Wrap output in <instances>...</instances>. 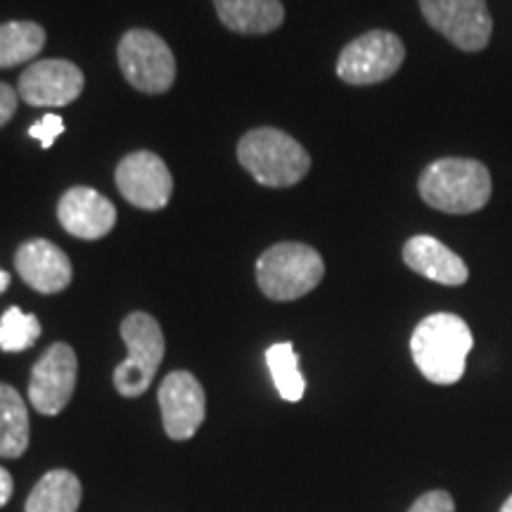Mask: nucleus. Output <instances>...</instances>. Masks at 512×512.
<instances>
[{"mask_svg":"<svg viewBox=\"0 0 512 512\" xmlns=\"http://www.w3.org/2000/svg\"><path fill=\"white\" fill-rule=\"evenodd\" d=\"M475 337L456 313H432L420 320L411 337V354L425 380L456 384L465 375Z\"/></svg>","mask_w":512,"mask_h":512,"instance_id":"1","label":"nucleus"},{"mask_svg":"<svg viewBox=\"0 0 512 512\" xmlns=\"http://www.w3.org/2000/svg\"><path fill=\"white\" fill-rule=\"evenodd\" d=\"M420 197L432 209L444 214H475L491 200L494 183L489 169L477 159L446 157L437 159L422 171Z\"/></svg>","mask_w":512,"mask_h":512,"instance_id":"2","label":"nucleus"},{"mask_svg":"<svg viewBox=\"0 0 512 512\" xmlns=\"http://www.w3.org/2000/svg\"><path fill=\"white\" fill-rule=\"evenodd\" d=\"M238 159L254 181L266 188H290L311 169L309 152L278 128H254L242 136Z\"/></svg>","mask_w":512,"mask_h":512,"instance_id":"3","label":"nucleus"},{"mask_svg":"<svg viewBox=\"0 0 512 512\" xmlns=\"http://www.w3.org/2000/svg\"><path fill=\"white\" fill-rule=\"evenodd\" d=\"M325 275L323 256L302 242H280L256 261V283L273 302H294L316 290Z\"/></svg>","mask_w":512,"mask_h":512,"instance_id":"4","label":"nucleus"},{"mask_svg":"<svg viewBox=\"0 0 512 512\" xmlns=\"http://www.w3.org/2000/svg\"><path fill=\"white\" fill-rule=\"evenodd\" d=\"M121 337L128 347V358L114 370V387L126 399H136L150 389L164 361V332L150 313L136 311L121 323Z\"/></svg>","mask_w":512,"mask_h":512,"instance_id":"5","label":"nucleus"},{"mask_svg":"<svg viewBox=\"0 0 512 512\" xmlns=\"http://www.w3.org/2000/svg\"><path fill=\"white\" fill-rule=\"evenodd\" d=\"M119 67L140 93H166L176 81V60L164 38L155 31L131 29L119 41Z\"/></svg>","mask_w":512,"mask_h":512,"instance_id":"6","label":"nucleus"},{"mask_svg":"<svg viewBox=\"0 0 512 512\" xmlns=\"http://www.w3.org/2000/svg\"><path fill=\"white\" fill-rule=\"evenodd\" d=\"M406 60V46L392 31H368L342 50L337 76L349 86H373L399 72Z\"/></svg>","mask_w":512,"mask_h":512,"instance_id":"7","label":"nucleus"},{"mask_svg":"<svg viewBox=\"0 0 512 512\" xmlns=\"http://www.w3.org/2000/svg\"><path fill=\"white\" fill-rule=\"evenodd\" d=\"M422 17L446 41L465 53L489 46L494 19L486 0H420Z\"/></svg>","mask_w":512,"mask_h":512,"instance_id":"8","label":"nucleus"},{"mask_svg":"<svg viewBox=\"0 0 512 512\" xmlns=\"http://www.w3.org/2000/svg\"><path fill=\"white\" fill-rule=\"evenodd\" d=\"M76 361L74 349L69 344L57 342L46 354L38 358L29 377L31 406L41 415H57L72 401L76 389Z\"/></svg>","mask_w":512,"mask_h":512,"instance_id":"9","label":"nucleus"},{"mask_svg":"<svg viewBox=\"0 0 512 512\" xmlns=\"http://www.w3.org/2000/svg\"><path fill=\"white\" fill-rule=\"evenodd\" d=\"M114 181L126 202L147 211L164 209L174 192V178L166 169L164 159L147 150H138L121 159Z\"/></svg>","mask_w":512,"mask_h":512,"instance_id":"10","label":"nucleus"},{"mask_svg":"<svg viewBox=\"0 0 512 512\" xmlns=\"http://www.w3.org/2000/svg\"><path fill=\"white\" fill-rule=\"evenodd\" d=\"M159 408H162L164 430L174 441L195 437L207 413L202 384L185 370H176L164 377L159 387Z\"/></svg>","mask_w":512,"mask_h":512,"instance_id":"11","label":"nucleus"},{"mask_svg":"<svg viewBox=\"0 0 512 512\" xmlns=\"http://www.w3.org/2000/svg\"><path fill=\"white\" fill-rule=\"evenodd\" d=\"M83 91V74L67 60L34 62L19 76V98L34 107H64Z\"/></svg>","mask_w":512,"mask_h":512,"instance_id":"12","label":"nucleus"},{"mask_svg":"<svg viewBox=\"0 0 512 512\" xmlns=\"http://www.w3.org/2000/svg\"><path fill=\"white\" fill-rule=\"evenodd\" d=\"M57 219L74 238L100 240L117 223V209L98 190L76 185L62 195L60 204H57Z\"/></svg>","mask_w":512,"mask_h":512,"instance_id":"13","label":"nucleus"},{"mask_svg":"<svg viewBox=\"0 0 512 512\" xmlns=\"http://www.w3.org/2000/svg\"><path fill=\"white\" fill-rule=\"evenodd\" d=\"M19 278L38 294H57L72 283V261L50 240H29L17 249Z\"/></svg>","mask_w":512,"mask_h":512,"instance_id":"14","label":"nucleus"},{"mask_svg":"<svg viewBox=\"0 0 512 512\" xmlns=\"http://www.w3.org/2000/svg\"><path fill=\"white\" fill-rule=\"evenodd\" d=\"M403 261L411 271L439 285L458 287L470 278L465 261L432 235H415L408 240L403 245Z\"/></svg>","mask_w":512,"mask_h":512,"instance_id":"15","label":"nucleus"},{"mask_svg":"<svg viewBox=\"0 0 512 512\" xmlns=\"http://www.w3.org/2000/svg\"><path fill=\"white\" fill-rule=\"evenodd\" d=\"M214 8L230 31L247 36L271 34L285 19L280 0H214Z\"/></svg>","mask_w":512,"mask_h":512,"instance_id":"16","label":"nucleus"},{"mask_svg":"<svg viewBox=\"0 0 512 512\" xmlns=\"http://www.w3.org/2000/svg\"><path fill=\"white\" fill-rule=\"evenodd\" d=\"M79 505L81 482L69 470H53L43 475L27 498V512H76Z\"/></svg>","mask_w":512,"mask_h":512,"instance_id":"17","label":"nucleus"},{"mask_svg":"<svg viewBox=\"0 0 512 512\" xmlns=\"http://www.w3.org/2000/svg\"><path fill=\"white\" fill-rule=\"evenodd\" d=\"M29 446V411L15 387L0 382V456L19 458Z\"/></svg>","mask_w":512,"mask_h":512,"instance_id":"18","label":"nucleus"},{"mask_svg":"<svg viewBox=\"0 0 512 512\" xmlns=\"http://www.w3.org/2000/svg\"><path fill=\"white\" fill-rule=\"evenodd\" d=\"M46 46V31L36 22L0 24V69L31 62Z\"/></svg>","mask_w":512,"mask_h":512,"instance_id":"19","label":"nucleus"},{"mask_svg":"<svg viewBox=\"0 0 512 512\" xmlns=\"http://www.w3.org/2000/svg\"><path fill=\"white\" fill-rule=\"evenodd\" d=\"M266 366L271 370L275 389L285 401L297 403L304 399L306 380L299 370V356L290 342H280L268 347L266 351Z\"/></svg>","mask_w":512,"mask_h":512,"instance_id":"20","label":"nucleus"},{"mask_svg":"<svg viewBox=\"0 0 512 512\" xmlns=\"http://www.w3.org/2000/svg\"><path fill=\"white\" fill-rule=\"evenodd\" d=\"M38 337H41V323L34 313H24L17 306H10L0 316V349L8 354L31 349Z\"/></svg>","mask_w":512,"mask_h":512,"instance_id":"21","label":"nucleus"},{"mask_svg":"<svg viewBox=\"0 0 512 512\" xmlns=\"http://www.w3.org/2000/svg\"><path fill=\"white\" fill-rule=\"evenodd\" d=\"M64 133V121L57 114H46L29 128V136L36 138L41 143L43 150H50L55 145V140Z\"/></svg>","mask_w":512,"mask_h":512,"instance_id":"22","label":"nucleus"},{"mask_svg":"<svg viewBox=\"0 0 512 512\" xmlns=\"http://www.w3.org/2000/svg\"><path fill=\"white\" fill-rule=\"evenodd\" d=\"M408 512H456V503L448 491H427L411 505Z\"/></svg>","mask_w":512,"mask_h":512,"instance_id":"23","label":"nucleus"},{"mask_svg":"<svg viewBox=\"0 0 512 512\" xmlns=\"http://www.w3.org/2000/svg\"><path fill=\"white\" fill-rule=\"evenodd\" d=\"M17 98H19V93L15 91V88H10L8 83L0 81V128L8 124L12 117H15Z\"/></svg>","mask_w":512,"mask_h":512,"instance_id":"24","label":"nucleus"},{"mask_svg":"<svg viewBox=\"0 0 512 512\" xmlns=\"http://www.w3.org/2000/svg\"><path fill=\"white\" fill-rule=\"evenodd\" d=\"M12 491H15V482H12L10 472L5 467H0V508L10 501Z\"/></svg>","mask_w":512,"mask_h":512,"instance_id":"25","label":"nucleus"},{"mask_svg":"<svg viewBox=\"0 0 512 512\" xmlns=\"http://www.w3.org/2000/svg\"><path fill=\"white\" fill-rule=\"evenodd\" d=\"M8 287H10V273L0 268V294L8 290Z\"/></svg>","mask_w":512,"mask_h":512,"instance_id":"26","label":"nucleus"},{"mask_svg":"<svg viewBox=\"0 0 512 512\" xmlns=\"http://www.w3.org/2000/svg\"><path fill=\"white\" fill-rule=\"evenodd\" d=\"M501 512H512V496L508 498V501L503 503V508H501Z\"/></svg>","mask_w":512,"mask_h":512,"instance_id":"27","label":"nucleus"}]
</instances>
